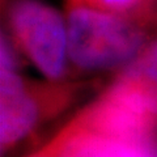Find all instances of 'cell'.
<instances>
[{"label":"cell","mask_w":157,"mask_h":157,"mask_svg":"<svg viewBox=\"0 0 157 157\" xmlns=\"http://www.w3.org/2000/svg\"><path fill=\"white\" fill-rule=\"evenodd\" d=\"M68 60L82 71L127 66L147 45L144 29L134 17L68 4Z\"/></svg>","instance_id":"cell-1"},{"label":"cell","mask_w":157,"mask_h":157,"mask_svg":"<svg viewBox=\"0 0 157 157\" xmlns=\"http://www.w3.org/2000/svg\"><path fill=\"white\" fill-rule=\"evenodd\" d=\"M17 47L2 33L0 46V145L8 152L32 135L48 114L59 111L70 98L68 88L51 82H29L17 71Z\"/></svg>","instance_id":"cell-2"},{"label":"cell","mask_w":157,"mask_h":157,"mask_svg":"<svg viewBox=\"0 0 157 157\" xmlns=\"http://www.w3.org/2000/svg\"><path fill=\"white\" fill-rule=\"evenodd\" d=\"M11 38L50 81L59 82L68 62L67 22L45 0H14L8 9Z\"/></svg>","instance_id":"cell-3"},{"label":"cell","mask_w":157,"mask_h":157,"mask_svg":"<svg viewBox=\"0 0 157 157\" xmlns=\"http://www.w3.org/2000/svg\"><path fill=\"white\" fill-rule=\"evenodd\" d=\"M41 151L46 157H157V141L117 134L77 115Z\"/></svg>","instance_id":"cell-4"},{"label":"cell","mask_w":157,"mask_h":157,"mask_svg":"<svg viewBox=\"0 0 157 157\" xmlns=\"http://www.w3.org/2000/svg\"><path fill=\"white\" fill-rule=\"evenodd\" d=\"M106 93L157 123V39L147 43Z\"/></svg>","instance_id":"cell-5"},{"label":"cell","mask_w":157,"mask_h":157,"mask_svg":"<svg viewBox=\"0 0 157 157\" xmlns=\"http://www.w3.org/2000/svg\"><path fill=\"white\" fill-rule=\"evenodd\" d=\"M67 2L68 4L84 6L105 12L134 17L144 13L151 0H67Z\"/></svg>","instance_id":"cell-6"},{"label":"cell","mask_w":157,"mask_h":157,"mask_svg":"<svg viewBox=\"0 0 157 157\" xmlns=\"http://www.w3.org/2000/svg\"><path fill=\"white\" fill-rule=\"evenodd\" d=\"M30 157H46V156H45V153H43L42 151H38L37 153H34V155H33V156H30Z\"/></svg>","instance_id":"cell-7"}]
</instances>
